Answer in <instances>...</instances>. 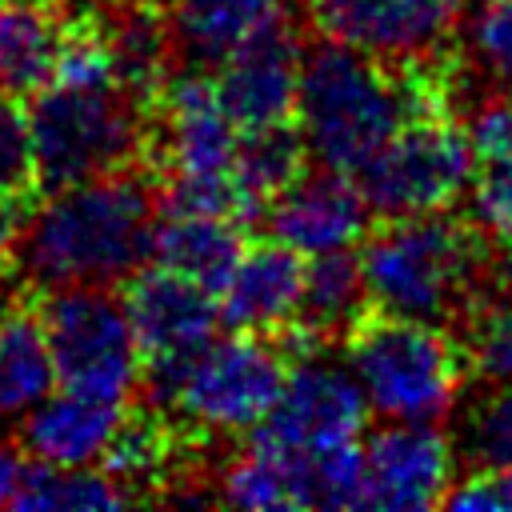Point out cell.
<instances>
[{
    "mask_svg": "<svg viewBox=\"0 0 512 512\" xmlns=\"http://www.w3.org/2000/svg\"><path fill=\"white\" fill-rule=\"evenodd\" d=\"M476 176L468 124L456 112H420L356 172V184L380 220L448 212Z\"/></svg>",
    "mask_w": 512,
    "mask_h": 512,
    "instance_id": "8992f818",
    "label": "cell"
},
{
    "mask_svg": "<svg viewBox=\"0 0 512 512\" xmlns=\"http://www.w3.org/2000/svg\"><path fill=\"white\" fill-rule=\"evenodd\" d=\"M40 200H16V196H0V276L16 272V252L28 228V216Z\"/></svg>",
    "mask_w": 512,
    "mask_h": 512,
    "instance_id": "f1b7e54d",
    "label": "cell"
},
{
    "mask_svg": "<svg viewBox=\"0 0 512 512\" xmlns=\"http://www.w3.org/2000/svg\"><path fill=\"white\" fill-rule=\"evenodd\" d=\"M124 408L128 404H120V400H104V396H88V392H72V388H64L60 396L48 392L36 408H28L20 416L16 440H20L24 456H32V460L92 464L104 456Z\"/></svg>",
    "mask_w": 512,
    "mask_h": 512,
    "instance_id": "2e32d148",
    "label": "cell"
},
{
    "mask_svg": "<svg viewBox=\"0 0 512 512\" xmlns=\"http://www.w3.org/2000/svg\"><path fill=\"white\" fill-rule=\"evenodd\" d=\"M288 372L292 360L272 336L232 332L204 348L172 412L212 436H244L276 408Z\"/></svg>",
    "mask_w": 512,
    "mask_h": 512,
    "instance_id": "52a82bcc",
    "label": "cell"
},
{
    "mask_svg": "<svg viewBox=\"0 0 512 512\" xmlns=\"http://www.w3.org/2000/svg\"><path fill=\"white\" fill-rule=\"evenodd\" d=\"M44 192L140 164L148 112L120 84H48L28 104Z\"/></svg>",
    "mask_w": 512,
    "mask_h": 512,
    "instance_id": "277c9868",
    "label": "cell"
},
{
    "mask_svg": "<svg viewBox=\"0 0 512 512\" xmlns=\"http://www.w3.org/2000/svg\"><path fill=\"white\" fill-rule=\"evenodd\" d=\"M56 384L40 288L24 284L0 300V420H20Z\"/></svg>",
    "mask_w": 512,
    "mask_h": 512,
    "instance_id": "e0dca14e",
    "label": "cell"
},
{
    "mask_svg": "<svg viewBox=\"0 0 512 512\" xmlns=\"http://www.w3.org/2000/svg\"><path fill=\"white\" fill-rule=\"evenodd\" d=\"M128 324L140 340V352H168V348H204L216 340L220 304L216 292L200 288L196 280L164 268L144 264L120 288Z\"/></svg>",
    "mask_w": 512,
    "mask_h": 512,
    "instance_id": "4fadbf2b",
    "label": "cell"
},
{
    "mask_svg": "<svg viewBox=\"0 0 512 512\" xmlns=\"http://www.w3.org/2000/svg\"><path fill=\"white\" fill-rule=\"evenodd\" d=\"M40 316L60 388L132 404L144 352L112 284L40 288Z\"/></svg>",
    "mask_w": 512,
    "mask_h": 512,
    "instance_id": "5b68a950",
    "label": "cell"
},
{
    "mask_svg": "<svg viewBox=\"0 0 512 512\" xmlns=\"http://www.w3.org/2000/svg\"><path fill=\"white\" fill-rule=\"evenodd\" d=\"M64 16L68 8L60 0L0 4V84L8 96L24 100L52 84Z\"/></svg>",
    "mask_w": 512,
    "mask_h": 512,
    "instance_id": "d6986e66",
    "label": "cell"
},
{
    "mask_svg": "<svg viewBox=\"0 0 512 512\" xmlns=\"http://www.w3.org/2000/svg\"><path fill=\"white\" fill-rule=\"evenodd\" d=\"M24 468H28V460L20 456V440L0 436V508H12L20 480H24Z\"/></svg>",
    "mask_w": 512,
    "mask_h": 512,
    "instance_id": "f546056e",
    "label": "cell"
},
{
    "mask_svg": "<svg viewBox=\"0 0 512 512\" xmlns=\"http://www.w3.org/2000/svg\"><path fill=\"white\" fill-rule=\"evenodd\" d=\"M160 224V176L144 164L112 168L44 192L28 216L16 272L32 288L112 284L152 260Z\"/></svg>",
    "mask_w": 512,
    "mask_h": 512,
    "instance_id": "6da1fadb",
    "label": "cell"
},
{
    "mask_svg": "<svg viewBox=\"0 0 512 512\" xmlns=\"http://www.w3.org/2000/svg\"><path fill=\"white\" fill-rule=\"evenodd\" d=\"M252 232L240 220L224 216H168L160 212L156 240H152V260L196 280L208 292H224L232 280Z\"/></svg>",
    "mask_w": 512,
    "mask_h": 512,
    "instance_id": "ac0fdd59",
    "label": "cell"
},
{
    "mask_svg": "<svg viewBox=\"0 0 512 512\" xmlns=\"http://www.w3.org/2000/svg\"><path fill=\"white\" fill-rule=\"evenodd\" d=\"M0 92H4V84H0Z\"/></svg>",
    "mask_w": 512,
    "mask_h": 512,
    "instance_id": "1f68e13d",
    "label": "cell"
},
{
    "mask_svg": "<svg viewBox=\"0 0 512 512\" xmlns=\"http://www.w3.org/2000/svg\"><path fill=\"white\" fill-rule=\"evenodd\" d=\"M372 208L356 184V176L312 164L292 188L264 204L256 220V236H272L292 244L304 256L352 248L368 236Z\"/></svg>",
    "mask_w": 512,
    "mask_h": 512,
    "instance_id": "30bf717a",
    "label": "cell"
},
{
    "mask_svg": "<svg viewBox=\"0 0 512 512\" xmlns=\"http://www.w3.org/2000/svg\"><path fill=\"white\" fill-rule=\"evenodd\" d=\"M308 256L284 240L252 236L220 292V324L232 332L276 336L292 324L304 292Z\"/></svg>",
    "mask_w": 512,
    "mask_h": 512,
    "instance_id": "9a60e30c",
    "label": "cell"
},
{
    "mask_svg": "<svg viewBox=\"0 0 512 512\" xmlns=\"http://www.w3.org/2000/svg\"><path fill=\"white\" fill-rule=\"evenodd\" d=\"M124 504H132V496L104 468L48 464V460H32V456H28L20 492L12 500V508H20V512H44V508H124Z\"/></svg>",
    "mask_w": 512,
    "mask_h": 512,
    "instance_id": "44dd1931",
    "label": "cell"
},
{
    "mask_svg": "<svg viewBox=\"0 0 512 512\" xmlns=\"http://www.w3.org/2000/svg\"><path fill=\"white\" fill-rule=\"evenodd\" d=\"M68 12H96V8H104V4H112V0H60Z\"/></svg>",
    "mask_w": 512,
    "mask_h": 512,
    "instance_id": "4dcf8cb0",
    "label": "cell"
},
{
    "mask_svg": "<svg viewBox=\"0 0 512 512\" xmlns=\"http://www.w3.org/2000/svg\"><path fill=\"white\" fill-rule=\"evenodd\" d=\"M440 508H452V512H512V468H476L468 480L448 488Z\"/></svg>",
    "mask_w": 512,
    "mask_h": 512,
    "instance_id": "83f0119b",
    "label": "cell"
},
{
    "mask_svg": "<svg viewBox=\"0 0 512 512\" xmlns=\"http://www.w3.org/2000/svg\"><path fill=\"white\" fill-rule=\"evenodd\" d=\"M476 164L488 160H512V88H496L488 100L476 104L468 120Z\"/></svg>",
    "mask_w": 512,
    "mask_h": 512,
    "instance_id": "4316f807",
    "label": "cell"
},
{
    "mask_svg": "<svg viewBox=\"0 0 512 512\" xmlns=\"http://www.w3.org/2000/svg\"><path fill=\"white\" fill-rule=\"evenodd\" d=\"M368 508H440L456 480V448L436 424L388 420L364 440Z\"/></svg>",
    "mask_w": 512,
    "mask_h": 512,
    "instance_id": "7c38bea8",
    "label": "cell"
},
{
    "mask_svg": "<svg viewBox=\"0 0 512 512\" xmlns=\"http://www.w3.org/2000/svg\"><path fill=\"white\" fill-rule=\"evenodd\" d=\"M308 20L280 24L240 52H232L216 72V96L224 112L236 120V128H260L276 120L296 116V96H300V68H304V48H308Z\"/></svg>",
    "mask_w": 512,
    "mask_h": 512,
    "instance_id": "8fae6325",
    "label": "cell"
},
{
    "mask_svg": "<svg viewBox=\"0 0 512 512\" xmlns=\"http://www.w3.org/2000/svg\"><path fill=\"white\" fill-rule=\"evenodd\" d=\"M308 168H312V152H308V140H304L296 116L260 124V128H240L232 176L248 200V232L252 236H256V220H260L264 204L276 200L284 188H292Z\"/></svg>",
    "mask_w": 512,
    "mask_h": 512,
    "instance_id": "ffe728a7",
    "label": "cell"
},
{
    "mask_svg": "<svg viewBox=\"0 0 512 512\" xmlns=\"http://www.w3.org/2000/svg\"><path fill=\"white\" fill-rule=\"evenodd\" d=\"M460 344L472 380L512 384V300H492L460 324Z\"/></svg>",
    "mask_w": 512,
    "mask_h": 512,
    "instance_id": "603a6c76",
    "label": "cell"
},
{
    "mask_svg": "<svg viewBox=\"0 0 512 512\" xmlns=\"http://www.w3.org/2000/svg\"><path fill=\"white\" fill-rule=\"evenodd\" d=\"M364 424H368V396L356 372L348 364L328 360L324 352H312L292 364L276 408L244 436L288 452H320L332 444L360 440Z\"/></svg>",
    "mask_w": 512,
    "mask_h": 512,
    "instance_id": "9c48e42d",
    "label": "cell"
},
{
    "mask_svg": "<svg viewBox=\"0 0 512 512\" xmlns=\"http://www.w3.org/2000/svg\"><path fill=\"white\" fill-rule=\"evenodd\" d=\"M368 408L384 420L440 424L472 380L464 344L452 328L368 304L340 340Z\"/></svg>",
    "mask_w": 512,
    "mask_h": 512,
    "instance_id": "3957f363",
    "label": "cell"
},
{
    "mask_svg": "<svg viewBox=\"0 0 512 512\" xmlns=\"http://www.w3.org/2000/svg\"><path fill=\"white\" fill-rule=\"evenodd\" d=\"M472 216L500 244H512V160L476 164V176H472Z\"/></svg>",
    "mask_w": 512,
    "mask_h": 512,
    "instance_id": "484cf974",
    "label": "cell"
},
{
    "mask_svg": "<svg viewBox=\"0 0 512 512\" xmlns=\"http://www.w3.org/2000/svg\"><path fill=\"white\" fill-rule=\"evenodd\" d=\"M0 196L16 200H40V160H36V140H32V120L20 96L0 100Z\"/></svg>",
    "mask_w": 512,
    "mask_h": 512,
    "instance_id": "cb8c5ba5",
    "label": "cell"
},
{
    "mask_svg": "<svg viewBox=\"0 0 512 512\" xmlns=\"http://www.w3.org/2000/svg\"><path fill=\"white\" fill-rule=\"evenodd\" d=\"M164 8L176 48V72H216L256 36L292 20H308L304 0H164Z\"/></svg>",
    "mask_w": 512,
    "mask_h": 512,
    "instance_id": "5bb4252c",
    "label": "cell"
},
{
    "mask_svg": "<svg viewBox=\"0 0 512 512\" xmlns=\"http://www.w3.org/2000/svg\"><path fill=\"white\" fill-rule=\"evenodd\" d=\"M460 448L476 468H512V384H488L460 420Z\"/></svg>",
    "mask_w": 512,
    "mask_h": 512,
    "instance_id": "7402d4cb",
    "label": "cell"
},
{
    "mask_svg": "<svg viewBox=\"0 0 512 512\" xmlns=\"http://www.w3.org/2000/svg\"><path fill=\"white\" fill-rule=\"evenodd\" d=\"M500 240L472 216H396L364 236L360 264L376 308L444 324H460L492 300Z\"/></svg>",
    "mask_w": 512,
    "mask_h": 512,
    "instance_id": "7a4b0ae2",
    "label": "cell"
},
{
    "mask_svg": "<svg viewBox=\"0 0 512 512\" xmlns=\"http://www.w3.org/2000/svg\"><path fill=\"white\" fill-rule=\"evenodd\" d=\"M468 52L496 88H512V0H488L472 16Z\"/></svg>",
    "mask_w": 512,
    "mask_h": 512,
    "instance_id": "d4e9b609",
    "label": "cell"
},
{
    "mask_svg": "<svg viewBox=\"0 0 512 512\" xmlns=\"http://www.w3.org/2000/svg\"><path fill=\"white\" fill-rule=\"evenodd\" d=\"M304 16L316 36L384 64H420L456 52L464 0H304Z\"/></svg>",
    "mask_w": 512,
    "mask_h": 512,
    "instance_id": "ba28073f",
    "label": "cell"
}]
</instances>
